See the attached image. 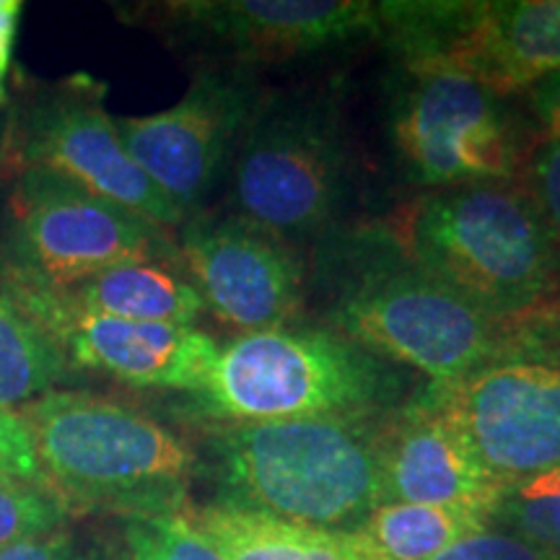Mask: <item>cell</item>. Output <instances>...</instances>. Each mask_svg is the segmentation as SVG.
<instances>
[{"label": "cell", "instance_id": "28", "mask_svg": "<svg viewBox=\"0 0 560 560\" xmlns=\"http://www.w3.org/2000/svg\"><path fill=\"white\" fill-rule=\"evenodd\" d=\"M527 94L537 122L548 132L545 138L560 140V70L548 75V79H542L540 83H535Z\"/></svg>", "mask_w": 560, "mask_h": 560}, {"label": "cell", "instance_id": "5", "mask_svg": "<svg viewBox=\"0 0 560 560\" xmlns=\"http://www.w3.org/2000/svg\"><path fill=\"white\" fill-rule=\"evenodd\" d=\"M408 374L330 327L242 332L219 350L210 380L192 400L213 423L389 416L400 410Z\"/></svg>", "mask_w": 560, "mask_h": 560}, {"label": "cell", "instance_id": "1", "mask_svg": "<svg viewBox=\"0 0 560 560\" xmlns=\"http://www.w3.org/2000/svg\"><path fill=\"white\" fill-rule=\"evenodd\" d=\"M389 416L213 425L198 450L200 475L213 482V501L223 506L359 532L382 503V433Z\"/></svg>", "mask_w": 560, "mask_h": 560}, {"label": "cell", "instance_id": "7", "mask_svg": "<svg viewBox=\"0 0 560 560\" xmlns=\"http://www.w3.org/2000/svg\"><path fill=\"white\" fill-rule=\"evenodd\" d=\"M380 37L405 68H444L495 96L560 70V0H384Z\"/></svg>", "mask_w": 560, "mask_h": 560}, {"label": "cell", "instance_id": "17", "mask_svg": "<svg viewBox=\"0 0 560 560\" xmlns=\"http://www.w3.org/2000/svg\"><path fill=\"white\" fill-rule=\"evenodd\" d=\"M182 516L223 560H382L361 529L304 527L215 501L190 503Z\"/></svg>", "mask_w": 560, "mask_h": 560}, {"label": "cell", "instance_id": "2", "mask_svg": "<svg viewBox=\"0 0 560 560\" xmlns=\"http://www.w3.org/2000/svg\"><path fill=\"white\" fill-rule=\"evenodd\" d=\"M47 486L68 511L122 520L182 514L200 454L149 412L91 392L52 389L21 410Z\"/></svg>", "mask_w": 560, "mask_h": 560}, {"label": "cell", "instance_id": "14", "mask_svg": "<svg viewBox=\"0 0 560 560\" xmlns=\"http://www.w3.org/2000/svg\"><path fill=\"white\" fill-rule=\"evenodd\" d=\"M177 257L206 310L242 332L291 327L304 306V268L291 244L231 213L182 221Z\"/></svg>", "mask_w": 560, "mask_h": 560}, {"label": "cell", "instance_id": "27", "mask_svg": "<svg viewBox=\"0 0 560 560\" xmlns=\"http://www.w3.org/2000/svg\"><path fill=\"white\" fill-rule=\"evenodd\" d=\"M0 560H115L102 550L86 548L68 532H50L45 537H34L11 548L0 550Z\"/></svg>", "mask_w": 560, "mask_h": 560}, {"label": "cell", "instance_id": "6", "mask_svg": "<svg viewBox=\"0 0 560 560\" xmlns=\"http://www.w3.org/2000/svg\"><path fill=\"white\" fill-rule=\"evenodd\" d=\"M231 215L296 244L338 219L350 185V145L338 91L265 94L226 166Z\"/></svg>", "mask_w": 560, "mask_h": 560}, {"label": "cell", "instance_id": "11", "mask_svg": "<svg viewBox=\"0 0 560 560\" xmlns=\"http://www.w3.org/2000/svg\"><path fill=\"white\" fill-rule=\"evenodd\" d=\"M262 96L257 70L215 62L195 73L170 109L115 117V125L130 159L190 219L226 174L236 140Z\"/></svg>", "mask_w": 560, "mask_h": 560}, {"label": "cell", "instance_id": "26", "mask_svg": "<svg viewBox=\"0 0 560 560\" xmlns=\"http://www.w3.org/2000/svg\"><path fill=\"white\" fill-rule=\"evenodd\" d=\"M0 478L45 482L30 425L13 410H0Z\"/></svg>", "mask_w": 560, "mask_h": 560}, {"label": "cell", "instance_id": "20", "mask_svg": "<svg viewBox=\"0 0 560 560\" xmlns=\"http://www.w3.org/2000/svg\"><path fill=\"white\" fill-rule=\"evenodd\" d=\"M486 527L488 520L475 511L425 503H380L361 532L382 560H431Z\"/></svg>", "mask_w": 560, "mask_h": 560}, {"label": "cell", "instance_id": "3", "mask_svg": "<svg viewBox=\"0 0 560 560\" xmlns=\"http://www.w3.org/2000/svg\"><path fill=\"white\" fill-rule=\"evenodd\" d=\"M330 330L431 384L454 382L514 346L501 322L420 270L395 234H361L335 252Z\"/></svg>", "mask_w": 560, "mask_h": 560}, {"label": "cell", "instance_id": "21", "mask_svg": "<svg viewBox=\"0 0 560 560\" xmlns=\"http://www.w3.org/2000/svg\"><path fill=\"white\" fill-rule=\"evenodd\" d=\"M488 524L514 532L560 560V467L501 488Z\"/></svg>", "mask_w": 560, "mask_h": 560}, {"label": "cell", "instance_id": "23", "mask_svg": "<svg viewBox=\"0 0 560 560\" xmlns=\"http://www.w3.org/2000/svg\"><path fill=\"white\" fill-rule=\"evenodd\" d=\"M125 560H223L182 514L122 522Z\"/></svg>", "mask_w": 560, "mask_h": 560}, {"label": "cell", "instance_id": "30", "mask_svg": "<svg viewBox=\"0 0 560 560\" xmlns=\"http://www.w3.org/2000/svg\"><path fill=\"white\" fill-rule=\"evenodd\" d=\"M520 338L524 342H529V346L545 350V353H550L552 359L560 361V330L550 332V335H542V332H537V330H527V332H522Z\"/></svg>", "mask_w": 560, "mask_h": 560}, {"label": "cell", "instance_id": "29", "mask_svg": "<svg viewBox=\"0 0 560 560\" xmlns=\"http://www.w3.org/2000/svg\"><path fill=\"white\" fill-rule=\"evenodd\" d=\"M19 16H21L19 0H0V86H3V79L11 66Z\"/></svg>", "mask_w": 560, "mask_h": 560}, {"label": "cell", "instance_id": "15", "mask_svg": "<svg viewBox=\"0 0 560 560\" xmlns=\"http://www.w3.org/2000/svg\"><path fill=\"white\" fill-rule=\"evenodd\" d=\"M19 280L26 304L58 338L70 366L100 371L140 389L198 392L206 387L221 346L200 327L151 325L102 314H86L62 304L52 289Z\"/></svg>", "mask_w": 560, "mask_h": 560}, {"label": "cell", "instance_id": "31", "mask_svg": "<svg viewBox=\"0 0 560 560\" xmlns=\"http://www.w3.org/2000/svg\"><path fill=\"white\" fill-rule=\"evenodd\" d=\"M3 128H5V91L0 86V140H3Z\"/></svg>", "mask_w": 560, "mask_h": 560}, {"label": "cell", "instance_id": "8", "mask_svg": "<svg viewBox=\"0 0 560 560\" xmlns=\"http://www.w3.org/2000/svg\"><path fill=\"white\" fill-rule=\"evenodd\" d=\"M387 132L405 179L431 192L514 182L524 166L501 96L454 70L395 66Z\"/></svg>", "mask_w": 560, "mask_h": 560}, {"label": "cell", "instance_id": "18", "mask_svg": "<svg viewBox=\"0 0 560 560\" xmlns=\"http://www.w3.org/2000/svg\"><path fill=\"white\" fill-rule=\"evenodd\" d=\"M58 293L62 304L75 312L151 325L198 327V319L208 312L187 272L166 260L117 265Z\"/></svg>", "mask_w": 560, "mask_h": 560}, {"label": "cell", "instance_id": "13", "mask_svg": "<svg viewBox=\"0 0 560 560\" xmlns=\"http://www.w3.org/2000/svg\"><path fill=\"white\" fill-rule=\"evenodd\" d=\"M174 32L213 50L219 66H283L380 37L371 0H187L164 5Z\"/></svg>", "mask_w": 560, "mask_h": 560}, {"label": "cell", "instance_id": "4", "mask_svg": "<svg viewBox=\"0 0 560 560\" xmlns=\"http://www.w3.org/2000/svg\"><path fill=\"white\" fill-rule=\"evenodd\" d=\"M395 240L420 270L501 325L535 317L556 291V247L514 182L423 195Z\"/></svg>", "mask_w": 560, "mask_h": 560}, {"label": "cell", "instance_id": "25", "mask_svg": "<svg viewBox=\"0 0 560 560\" xmlns=\"http://www.w3.org/2000/svg\"><path fill=\"white\" fill-rule=\"evenodd\" d=\"M431 560H558L535 542L488 524L486 529L472 532L465 540L454 542L450 550L439 552Z\"/></svg>", "mask_w": 560, "mask_h": 560}, {"label": "cell", "instance_id": "22", "mask_svg": "<svg viewBox=\"0 0 560 560\" xmlns=\"http://www.w3.org/2000/svg\"><path fill=\"white\" fill-rule=\"evenodd\" d=\"M68 514L47 482L0 478V550L62 529Z\"/></svg>", "mask_w": 560, "mask_h": 560}, {"label": "cell", "instance_id": "19", "mask_svg": "<svg viewBox=\"0 0 560 560\" xmlns=\"http://www.w3.org/2000/svg\"><path fill=\"white\" fill-rule=\"evenodd\" d=\"M70 363L19 289L0 272V410L32 405L68 376Z\"/></svg>", "mask_w": 560, "mask_h": 560}, {"label": "cell", "instance_id": "9", "mask_svg": "<svg viewBox=\"0 0 560 560\" xmlns=\"http://www.w3.org/2000/svg\"><path fill=\"white\" fill-rule=\"evenodd\" d=\"M416 402L457 431L499 488L560 467V361L520 335L499 359L429 384Z\"/></svg>", "mask_w": 560, "mask_h": 560}, {"label": "cell", "instance_id": "10", "mask_svg": "<svg viewBox=\"0 0 560 560\" xmlns=\"http://www.w3.org/2000/svg\"><path fill=\"white\" fill-rule=\"evenodd\" d=\"M16 276L62 291L125 262L177 257L166 231L60 174L24 166L13 190Z\"/></svg>", "mask_w": 560, "mask_h": 560}, {"label": "cell", "instance_id": "16", "mask_svg": "<svg viewBox=\"0 0 560 560\" xmlns=\"http://www.w3.org/2000/svg\"><path fill=\"white\" fill-rule=\"evenodd\" d=\"M501 488L436 412L410 402L392 412L382 433V503H425L482 514Z\"/></svg>", "mask_w": 560, "mask_h": 560}, {"label": "cell", "instance_id": "24", "mask_svg": "<svg viewBox=\"0 0 560 560\" xmlns=\"http://www.w3.org/2000/svg\"><path fill=\"white\" fill-rule=\"evenodd\" d=\"M522 170L524 190L535 202L560 260V140H537L524 156Z\"/></svg>", "mask_w": 560, "mask_h": 560}, {"label": "cell", "instance_id": "12", "mask_svg": "<svg viewBox=\"0 0 560 560\" xmlns=\"http://www.w3.org/2000/svg\"><path fill=\"white\" fill-rule=\"evenodd\" d=\"M102 94L94 81L75 79L34 102L21 122V170L39 166L60 174L164 231L182 226L179 208L130 159Z\"/></svg>", "mask_w": 560, "mask_h": 560}]
</instances>
